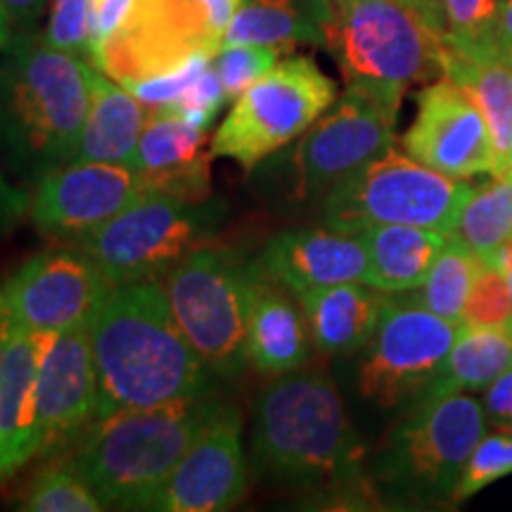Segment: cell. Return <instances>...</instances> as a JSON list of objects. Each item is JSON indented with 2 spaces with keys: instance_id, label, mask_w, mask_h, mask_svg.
<instances>
[{
  "instance_id": "1",
  "label": "cell",
  "mask_w": 512,
  "mask_h": 512,
  "mask_svg": "<svg viewBox=\"0 0 512 512\" xmlns=\"http://www.w3.org/2000/svg\"><path fill=\"white\" fill-rule=\"evenodd\" d=\"M88 332L98 373L95 420L214 394L216 373L185 337L159 280L110 285Z\"/></svg>"
},
{
  "instance_id": "2",
  "label": "cell",
  "mask_w": 512,
  "mask_h": 512,
  "mask_svg": "<svg viewBox=\"0 0 512 512\" xmlns=\"http://www.w3.org/2000/svg\"><path fill=\"white\" fill-rule=\"evenodd\" d=\"M252 467L285 486L361 491L366 448L328 373L297 368L275 375L254 401Z\"/></svg>"
},
{
  "instance_id": "3",
  "label": "cell",
  "mask_w": 512,
  "mask_h": 512,
  "mask_svg": "<svg viewBox=\"0 0 512 512\" xmlns=\"http://www.w3.org/2000/svg\"><path fill=\"white\" fill-rule=\"evenodd\" d=\"M0 62V147L27 181L72 162L93 98L95 67L50 48L41 36L12 38Z\"/></svg>"
},
{
  "instance_id": "4",
  "label": "cell",
  "mask_w": 512,
  "mask_h": 512,
  "mask_svg": "<svg viewBox=\"0 0 512 512\" xmlns=\"http://www.w3.org/2000/svg\"><path fill=\"white\" fill-rule=\"evenodd\" d=\"M223 403L214 394L95 420L72 463L105 508L145 510Z\"/></svg>"
},
{
  "instance_id": "5",
  "label": "cell",
  "mask_w": 512,
  "mask_h": 512,
  "mask_svg": "<svg viewBox=\"0 0 512 512\" xmlns=\"http://www.w3.org/2000/svg\"><path fill=\"white\" fill-rule=\"evenodd\" d=\"M323 34V46L335 57L344 86L396 112L408 88L444 76V34L427 22L413 0L330 3Z\"/></svg>"
},
{
  "instance_id": "6",
  "label": "cell",
  "mask_w": 512,
  "mask_h": 512,
  "mask_svg": "<svg viewBox=\"0 0 512 512\" xmlns=\"http://www.w3.org/2000/svg\"><path fill=\"white\" fill-rule=\"evenodd\" d=\"M256 278V261L207 242L159 280L185 337L216 377L233 380L247 368V318Z\"/></svg>"
},
{
  "instance_id": "7",
  "label": "cell",
  "mask_w": 512,
  "mask_h": 512,
  "mask_svg": "<svg viewBox=\"0 0 512 512\" xmlns=\"http://www.w3.org/2000/svg\"><path fill=\"white\" fill-rule=\"evenodd\" d=\"M484 432L486 415L475 396L446 394L413 401L382 441L375 479L403 501H451Z\"/></svg>"
},
{
  "instance_id": "8",
  "label": "cell",
  "mask_w": 512,
  "mask_h": 512,
  "mask_svg": "<svg viewBox=\"0 0 512 512\" xmlns=\"http://www.w3.org/2000/svg\"><path fill=\"white\" fill-rule=\"evenodd\" d=\"M472 190L389 147L323 197V223L347 233L401 223L451 235Z\"/></svg>"
},
{
  "instance_id": "9",
  "label": "cell",
  "mask_w": 512,
  "mask_h": 512,
  "mask_svg": "<svg viewBox=\"0 0 512 512\" xmlns=\"http://www.w3.org/2000/svg\"><path fill=\"white\" fill-rule=\"evenodd\" d=\"M221 223L216 202H185L143 190L79 245L110 285L162 280L185 254L207 245Z\"/></svg>"
},
{
  "instance_id": "10",
  "label": "cell",
  "mask_w": 512,
  "mask_h": 512,
  "mask_svg": "<svg viewBox=\"0 0 512 512\" xmlns=\"http://www.w3.org/2000/svg\"><path fill=\"white\" fill-rule=\"evenodd\" d=\"M335 100V81L311 57L278 60L233 102L211 138V155L233 159L252 171L273 152L302 138Z\"/></svg>"
},
{
  "instance_id": "11",
  "label": "cell",
  "mask_w": 512,
  "mask_h": 512,
  "mask_svg": "<svg viewBox=\"0 0 512 512\" xmlns=\"http://www.w3.org/2000/svg\"><path fill=\"white\" fill-rule=\"evenodd\" d=\"M223 31L202 0H136L121 27L93 53V67L121 86L176 72L195 57H214Z\"/></svg>"
},
{
  "instance_id": "12",
  "label": "cell",
  "mask_w": 512,
  "mask_h": 512,
  "mask_svg": "<svg viewBox=\"0 0 512 512\" xmlns=\"http://www.w3.org/2000/svg\"><path fill=\"white\" fill-rule=\"evenodd\" d=\"M463 325L427 311L408 294H389L363 347L358 389L380 408L411 403L430 387Z\"/></svg>"
},
{
  "instance_id": "13",
  "label": "cell",
  "mask_w": 512,
  "mask_h": 512,
  "mask_svg": "<svg viewBox=\"0 0 512 512\" xmlns=\"http://www.w3.org/2000/svg\"><path fill=\"white\" fill-rule=\"evenodd\" d=\"M399 112L358 91L335 105L299 138L294 152L299 197H325L389 147Z\"/></svg>"
},
{
  "instance_id": "14",
  "label": "cell",
  "mask_w": 512,
  "mask_h": 512,
  "mask_svg": "<svg viewBox=\"0 0 512 512\" xmlns=\"http://www.w3.org/2000/svg\"><path fill=\"white\" fill-rule=\"evenodd\" d=\"M110 283L76 245L50 247L24 261L0 287L3 316L38 332L88 325Z\"/></svg>"
},
{
  "instance_id": "15",
  "label": "cell",
  "mask_w": 512,
  "mask_h": 512,
  "mask_svg": "<svg viewBox=\"0 0 512 512\" xmlns=\"http://www.w3.org/2000/svg\"><path fill=\"white\" fill-rule=\"evenodd\" d=\"M143 190L131 166L67 162L34 183L29 219L46 238L79 245Z\"/></svg>"
},
{
  "instance_id": "16",
  "label": "cell",
  "mask_w": 512,
  "mask_h": 512,
  "mask_svg": "<svg viewBox=\"0 0 512 512\" xmlns=\"http://www.w3.org/2000/svg\"><path fill=\"white\" fill-rule=\"evenodd\" d=\"M403 152L448 178L494 176L489 124L456 81L439 76L418 93V114L403 136Z\"/></svg>"
},
{
  "instance_id": "17",
  "label": "cell",
  "mask_w": 512,
  "mask_h": 512,
  "mask_svg": "<svg viewBox=\"0 0 512 512\" xmlns=\"http://www.w3.org/2000/svg\"><path fill=\"white\" fill-rule=\"evenodd\" d=\"M249 463L242 444V415L223 403L204 432L188 448L145 510L221 512L247 494Z\"/></svg>"
},
{
  "instance_id": "18",
  "label": "cell",
  "mask_w": 512,
  "mask_h": 512,
  "mask_svg": "<svg viewBox=\"0 0 512 512\" xmlns=\"http://www.w3.org/2000/svg\"><path fill=\"white\" fill-rule=\"evenodd\" d=\"M98 373L88 325L57 332L43 358L36 396L38 456H50L95 422ZM36 456V458H38Z\"/></svg>"
},
{
  "instance_id": "19",
  "label": "cell",
  "mask_w": 512,
  "mask_h": 512,
  "mask_svg": "<svg viewBox=\"0 0 512 512\" xmlns=\"http://www.w3.org/2000/svg\"><path fill=\"white\" fill-rule=\"evenodd\" d=\"M55 335L29 330L0 313V479L38 456V375Z\"/></svg>"
},
{
  "instance_id": "20",
  "label": "cell",
  "mask_w": 512,
  "mask_h": 512,
  "mask_svg": "<svg viewBox=\"0 0 512 512\" xmlns=\"http://www.w3.org/2000/svg\"><path fill=\"white\" fill-rule=\"evenodd\" d=\"M256 268L292 294L366 283L368 252L358 233L330 226L283 230L261 249Z\"/></svg>"
},
{
  "instance_id": "21",
  "label": "cell",
  "mask_w": 512,
  "mask_h": 512,
  "mask_svg": "<svg viewBox=\"0 0 512 512\" xmlns=\"http://www.w3.org/2000/svg\"><path fill=\"white\" fill-rule=\"evenodd\" d=\"M207 131L166 110H150L140 136L136 171L145 190L185 202L211 200V145Z\"/></svg>"
},
{
  "instance_id": "22",
  "label": "cell",
  "mask_w": 512,
  "mask_h": 512,
  "mask_svg": "<svg viewBox=\"0 0 512 512\" xmlns=\"http://www.w3.org/2000/svg\"><path fill=\"white\" fill-rule=\"evenodd\" d=\"M441 72L475 100L494 140V176L512 171V57L486 43L441 38Z\"/></svg>"
},
{
  "instance_id": "23",
  "label": "cell",
  "mask_w": 512,
  "mask_h": 512,
  "mask_svg": "<svg viewBox=\"0 0 512 512\" xmlns=\"http://www.w3.org/2000/svg\"><path fill=\"white\" fill-rule=\"evenodd\" d=\"M311 347L302 306L294 304L290 290L259 271L247 318V366L264 377L290 373L309 363Z\"/></svg>"
},
{
  "instance_id": "24",
  "label": "cell",
  "mask_w": 512,
  "mask_h": 512,
  "mask_svg": "<svg viewBox=\"0 0 512 512\" xmlns=\"http://www.w3.org/2000/svg\"><path fill=\"white\" fill-rule=\"evenodd\" d=\"M387 297L366 283H342L297 294V302L318 354L351 356L373 337Z\"/></svg>"
},
{
  "instance_id": "25",
  "label": "cell",
  "mask_w": 512,
  "mask_h": 512,
  "mask_svg": "<svg viewBox=\"0 0 512 512\" xmlns=\"http://www.w3.org/2000/svg\"><path fill=\"white\" fill-rule=\"evenodd\" d=\"M150 107L100 69L93 74V98L72 162L133 166Z\"/></svg>"
},
{
  "instance_id": "26",
  "label": "cell",
  "mask_w": 512,
  "mask_h": 512,
  "mask_svg": "<svg viewBox=\"0 0 512 512\" xmlns=\"http://www.w3.org/2000/svg\"><path fill=\"white\" fill-rule=\"evenodd\" d=\"M330 0H242L223 34L226 46H266L290 53L297 46H323Z\"/></svg>"
},
{
  "instance_id": "27",
  "label": "cell",
  "mask_w": 512,
  "mask_h": 512,
  "mask_svg": "<svg viewBox=\"0 0 512 512\" xmlns=\"http://www.w3.org/2000/svg\"><path fill=\"white\" fill-rule=\"evenodd\" d=\"M368 252L366 285L384 294H406L425 283L448 235L420 226H370L358 233Z\"/></svg>"
},
{
  "instance_id": "28",
  "label": "cell",
  "mask_w": 512,
  "mask_h": 512,
  "mask_svg": "<svg viewBox=\"0 0 512 512\" xmlns=\"http://www.w3.org/2000/svg\"><path fill=\"white\" fill-rule=\"evenodd\" d=\"M508 368H512V330L463 325L437 377L415 401L446 394L484 392Z\"/></svg>"
},
{
  "instance_id": "29",
  "label": "cell",
  "mask_w": 512,
  "mask_h": 512,
  "mask_svg": "<svg viewBox=\"0 0 512 512\" xmlns=\"http://www.w3.org/2000/svg\"><path fill=\"white\" fill-rule=\"evenodd\" d=\"M448 238L460 240L489 264L512 238V176H494V181L472 190L460 211L458 226Z\"/></svg>"
},
{
  "instance_id": "30",
  "label": "cell",
  "mask_w": 512,
  "mask_h": 512,
  "mask_svg": "<svg viewBox=\"0 0 512 512\" xmlns=\"http://www.w3.org/2000/svg\"><path fill=\"white\" fill-rule=\"evenodd\" d=\"M482 268L484 261L470 247L456 238H448L430 273H427L425 283L418 290L406 294L415 304L425 306L427 311L463 325L467 297H470Z\"/></svg>"
},
{
  "instance_id": "31",
  "label": "cell",
  "mask_w": 512,
  "mask_h": 512,
  "mask_svg": "<svg viewBox=\"0 0 512 512\" xmlns=\"http://www.w3.org/2000/svg\"><path fill=\"white\" fill-rule=\"evenodd\" d=\"M19 510L31 512H100L105 505L72 460L50 463L36 472L24 491Z\"/></svg>"
},
{
  "instance_id": "32",
  "label": "cell",
  "mask_w": 512,
  "mask_h": 512,
  "mask_svg": "<svg viewBox=\"0 0 512 512\" xmlns=\"http://www.w3.org/2000/svg\"><path fill=\"white\" fill-rule=\"evenodd\" d=\"M508 475H512V430L484 432L475 451L467 458L463 477L453 491L451 503H463Z\"/></svg>"
},
{
  "instance_id": "33",
  "label": "cell",
  "mask_w": 512,
  "mask_h": 512,
  "mask_svg": "<svg viewBox=\"0 0 512 512\" xmlns=\"http://www.w3.org/2000/svg\"><path fill=\"white\" fill-rule=\"evenodd\" d=\"M41 38L50 48L93 64V0H53Z\"/></svg>"
},
{
  "instance_id": "34",
  "label": "cell",
  "mask_w": 512,
  "mask_h": 512,
  "mask_svg": "<svg viewBox=\"0 0 512 512\" xmlns=\"http://www.w3.org/2000/svg\"><path fill=\"white\" fill-rule=\"evenodd\" d=\"M280 50L266 46H226L214 55V69L219 74L228 102H235L249 86H254L273 64L280 60Z\"/></svg>"
},
{
  "instance_id": "35",
  "label": "cell",
  "mask_w": 512,
  "mask_h": 512,
  "mask_svg": "<svg viewBox=\"0 0 512 512\" xmlns=\"http://www.w3.org/2000/svg\"><path fill=\"white\" fill-rule=\"evenodd\" d=\"M463 325L512 330V297L508 278L498 268L484 264L479 271L475 287L467 297Z\"/></svg>"
},
{
  "instance_id": "36",
  "label": "cell",
  "mask_w": 512,
  "mask_h": 512,
  "mask_svg": "<svg viewBox=\"0 0 512 512\" xmlns=\"http://www.w3.org/2000/svg\"><path fill=\"white\" fill-rule=\"evenodd\" d=\"M448 38L460 43L494 41L498 0H439Z\"/></svg>"
},
{
  "instance_id": "37",
  "label": "cell",
  "mask_w": 512,
  "mask_h": 512,
  "mask_svg": "<svg viewBox=\"0 0 512 512\" xmlns=\"http://www.w3.org/2000/svg\"><path fill=\"white\" fill-rule=\"evenodd\" d=\"M223 105H228V100L226 93H223L219 74L214 69V60H211L207 69L197 76L195 83L178 98V102L166 107V112H174L188 121V124L207 131L214 124L216 114L223 110Z\"/></svg>"
},
{
  "instance_id": "38",
  "label": "cell",
  "mask_w": 512,
  "mask_h": 512,
  "mask_svg": "<svg viewBox=\"0 0 512 512\" xmlns=\"http://www.w3.org/2000/svg\"><path fill=\"white\" fill-rule=\"evenodd\" d=\"M211 60H214V57H195V60L183 64V67L176 69V72L157 76V79L138 81L126 88L136 95L140 102H145L150 110H166V107L174 105V102H178V98L188 91L192 83H195L197 76L207 69V64Z\"/></svg>"
},
{
  "instance_id": "39",
  "label": "cell",
  "mask_w": 512,
  "mask_h": 512,
  "mask_svg": "<svg viewBox=\"0 0 512 512\" xmlns=\"http://www.w3.org/2000/svg\"><path fill=\"white\" fill-rule=\"evenodd\" d=\"M482 408L498 430H512V368L484 389Z\"/></svg>"
},
{
  "instance_id": "40",
  "label": "cell",
  "mask_w": 512,
  "mask_h": 512,
  "mask_svg": "<svg viewBox=\"0 0 512 512\" xmlns=\"http://www.w3.org/2000/svg\"><path fill=\"white\" fill-rule=\"evenodd\" d=\"M136 0H93V53L124 22Z\"/></svg>"
},
{
  "instance_id": "41",
  "label": "cell",
  "mask_w": 512,
  "mask_h": 512,
  "mask_svg": "<svg viewBox=\"0 0 512 512\" xmlns=\"http://www.w3.org/2000/svg\"><path fill=\"white\" fill-rule=\"evenodd\" d=\"M31 192L12 185L0 171V233L10 230L19 219L29 216Z\"/></svg>"
},
{
  "instance_id": "42",
  "label": "cell",
  "mask_w": 512,
  "mask_h": 512,
  "mask_svg": "<svg viewBox=\"0 0 512 512\" xmlns=\"http://www.w3.org/2000/svg\"><path fill=\"white\" fill-rule=\"evenodd\" d=\"M0 5H3L12 27L29 29L34 27L36 19L46 10L48 0H0Z\"/></svg>"
},
{
  "instance_id": "43",
  "label": "cell",
  "mask_w": 512,
  "mask_h": 512,
  "mask_svg": "<svg viewBox=\"0 0 512 512\" xmlns=\"http://www.w3.org/2000/svg\"><path fill=\"white\" fill-rule=\"evenodd\" d=\"M494 41L505 55L512 57V0H498Z\"/></svg>"
},
{
  "instance_id": "44",
  "label": "cell",
  "mask_w": 512,
  "mask_h": 512,
  "mask_svg": "<svg viewBox=\"0 0 512 512\" xmlns=\"http://www.w3.org/2000/svg\"><path fill=\"white\" fill-rule=\"evenodd\" d=\"M413 5L422 12V15H425L427 22H430L439 34H446V24H444V15H441L439 0H413Z\"/></svg>"
},
{
  "instance_id": "45",
  "label": "cell",
  "mask_w": 512,
  "mask_h": 512,
  "mask_svg": "<svg viewBox=\"0 0 512 512\" xmlns=\"http://www.w3.org/2000/svg\"><path fill=\"white\" fill-rule=\"evenodd\" d=\"M10 19H8V15H5V10H3V5H0V53H3L5 48L10 46V41H12V34H10Z\"/></svg>"
},
{
  "instance_id": "46",
  "label": "cell",
  "mask_w": 512,
  "mask_h": 512,
  "mask_svg": "<svg viewBox=\"0 0 512 512\" xmlns=\"http://www.w3.org/2000/svg\"><path fill=\"white\" fill-rule=\"evenodd\" d=\"M505 278H508V287H510V297H512V266L505 271Z\"/></svg>"
},
{
  "instance_id": "47",
  "label": "cell",
  "mask_w": 512,
  "mask_h": 512,
  "mask_svg": "<svg viewBox=\"0 0 512 512\" xmlns=\"http://www.w3.org/2000/svg\"><path fill=\"white\" fill-rule=\"evenodd\" d=\"M330 3H347V0H330Z\"/></svg>"
},
{
  "instance_id": "48",
  "label": "cell",
  "mask_w": 512,
  "mask_h": 512,
  "mask_svg": "<svg viewBox=\"0 0 512 512\" xmlns=\"http://www.w3.org/2000/svg\"><path fill=\"white\" fill-rule=\"evenodd\" d=\"M0 313H3V297H0Z\"/></svg>"
},
{
  "instance_id": "49",
  "label": "cell",
  "mask_w": 512,
  "mask_h": 512,
  "mask_svg": "<svg viewBox=\"0 0 512 512\" xmlns=\"http://www.w3.org/2000/svg\"><path fill=\"white\" fill-rule=\"evenodd\" d=\"M510 176H512V171H510Z\"/></svg>"
}]
</instances>
